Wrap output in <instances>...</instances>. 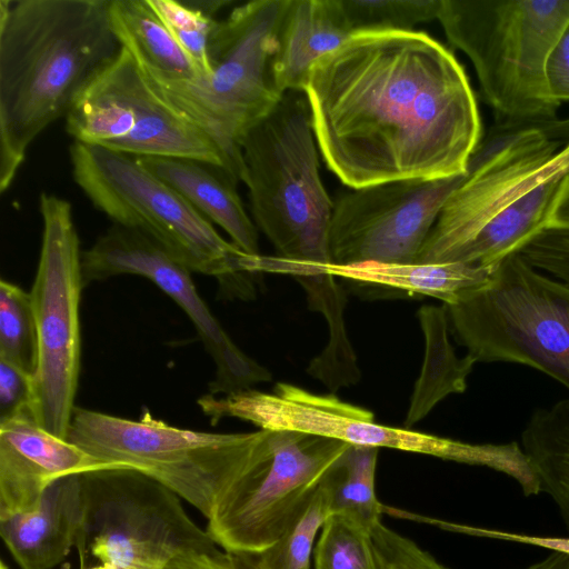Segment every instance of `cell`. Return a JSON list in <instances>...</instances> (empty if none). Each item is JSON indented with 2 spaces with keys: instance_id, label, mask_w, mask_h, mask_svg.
Masks as SVG:
<instances>
[{
  "instance_id": "8",
  "label": "cell",
  "mask_w": 569,
  "mask_h": 569,
  "mask_svg": "<svg viewBox=\"0 0 569 569\" xmlns=\"http://www.w3.org/2000/svg\"><path fill=\"white\" fill-rule=\"evenodd\" d=\"M270 430L216 433L182 429L149 411L130 420L76 407L68 438L111 469H131L162 483L207 519Z\"/></svg>"
},
{
  "instance_id": "16",
  "label": "cell",
  "mask_w": 569,
  "mask_h": 569,
  "mask_svg": "<svg viewBox=\"0 0 569 569\" xmlns=\"http://www.w3.org/2000/svg\"><path fill=\"white\" fill-rule=\"evenodd\" d=\"M466 174L391 181L343 192L333 203L330 220L331 262L416 263L445 203Z\"/></svg>"
},
{
  "instance_id": "21",
  "label": "cell",
  "mask_w": 569,
  "mask_h": 569,
  "mask_svg": "<svg viewBox=\"0 0 569 569\" xmlns=\"http://www.w3.org/2000/svg\"><path fill=\"white\" fill-rule=\"evenodd\" d=\"M495 268V267H493ZM493 268L462 262L383 263L361 262L347 266L330 263L325 272L348 281L395 289L413 296H429L445 306L485 286Z\"/></svg>"
},
{
  "instance_id": "36",
  "label": "cell",
  "mask_w": 569,
  "mask_h": 569,
  "mask_svg": "<svg viewBox=\"0 0 569 569\" xmlns=\"http://www.w3.org/2000/svg\"><path fill=\"white\" fill-rule=\"evenodd\" d=\"M163 569H230L226 552L190 551L173 558Z\"/></svg>"
},
{
  "instance_id": "37",
  "label": "cell",
  "mask_w": 569,
  "mask_h": 569,
  "mask_svg": "<svg viewBox=\"0 0 569 569\" xmlns=\"http://www.w3.org/2000/svg\"><path fill=\"white\" fill-rule=\"evenodd\" d=\"M547 228L569 230V174L556 197Z\"/></svg>"
},
{
  "instance_id": "17",
  "label": "cell",
  "mask_w": 569,
  "mask_h": 569,
  "mask_svg": "<svg viewBox=\"0 0 569 569\" xmlns=\"http://www.w3.org/2000/svg\"><path fill=\"white\" fill-rule=\"evenodd\" d=\"M111 469L27 411L0 422V518L34 510L57 480Z\"/></svg>"
},
{
  "instance_id": "9",
  "label": "cell",
  "mask_w": 569,
  "mask_h": 569,
  "mask_svg": "<svg viewBox=\"0 0 569 569\" xmlns=\"http://www.w3.org/2000/svg\"><path fill=\"white\" fill-rule=\"evenodd\" d=\"M445 308L455 338L475 362L525 365L569 389V284L516 252L485 286Z\"/></svg>"
},
{
  "instance_id": "40",
  "label": "cell",
  "mask_w": 569,
  "mask_h": 569,
  "mask_svg": "<svg viewBox=\"0 0 569 569\" xmlns=\"http://www.w3.org/2000/svg\"><path fill=\"white\" fill-rule=\"evenodd\" d=\"M184 2L212 18H214V14L223 7L232 3V1L228 0H192Z\"/></svg>"
},
{
  "instance_id": "27",
  "label": "cell",
  "mask_w": 569,
  "mask_h": 569,
  "mask_svg": "<svg viewBox=\"0 0 569 569\" xmlns=\"http://www.w3.org/2000/svg\"><path fill=\"white\" fill-rule=\"evenodd\" d=\"M316 569H381L371 530L330 513L315 550Z\"/></svg>"
},
{
  "instance_id": "2",
  "label": "cell",
  "mask_w": 569,
  "mask_h": 569,
  "mask_svg": "<svg viewBox=\"0 0 569 569\" xmlns=\"http://www.w3.org/2000/svg\"><path fill=\"white\" fill-rule=\"evenodd\" d=\"M110 0L0 1V192L33 140L118 57Z\"/></svg>"
},
{
  "instance_id": "42",
  "label": "cell",
  "mask_w": 569,
  "mask_h": 569,
  "mask_svg": "<svg viewBox=\"0 0 569 569\" xmlns=\"http://www.w3.org/2000/svg\"><path fill=\"white\" fill-rule=\"evenodd\" d=\"M0 569H8V567L6 566V563L3 561L1 562Z\"/></svg>"
},
{
  "instance_id": "4",
  "label": "cell",
  "mask_w": 569,
  "mask_h": 569,
  "mask_svg": "<svg viewBox=\"0 0 569 569\" xmlns=\"http://www.w3.org/2000/svg\"><path fill=\"white\" fill-rule=\"evenodd\" d=\"M318 144L302 91L286 92L244 136L241 151L254 224L278 252L256 256L251 271L292 276L301 287L332 279L329 227L333 209L319 173Z\"/></svg>"
},
{
  "instance_id": "35",
  "label": "cell",
  "mask_w": 569,
  "mask_h": 569,
  "mask_svg": "<svg viewBox=\"0 0 569 569\" xmlns=\"http://www.w3.org/2000/svg\"><path fill=\"white\" fill-rule=\"evenodd\" d=\"M437 523L439 527L445 528L447 530L466 533L475 537L481 538H490L498 540L512 541L518 543L538 546L542 548H547L551 551H559L569 555V537H539V536H529L523 533H515L509 531H502L497 529H488V528H479L467 525H458L452 522L431 520Z\"/></svg>"
},
{
  "instance_id": "34",
  "label": "cell",
  "mask_w": 569,
  "mask_h": 569,
  "mask_svg": "<svg viewBox=\"0 0 569 569\" xmlns=\"http://www.w3.org/2000/svg\"><path fill=\"white\" fill-rule=\"evenodd\" d=\"M546 79L553 100L559 103L569 101V22L548 56Z\"/></svg>"
},
{
  "instance_id": "22",
  "label": "cell",
  "mask_w": 569,
  "mask_h": 569,
  "mask_svg": "<svg viewBox=\"0 0 569 569\" xmlns=\"http://www.w3.org/2000/svg\"><path fill=\"white\" fill-rule=\"evenodd\" d=\"M417 316L425 336L426 352L405 419L406 428L423 419L449 395L465 392L468 376L476 363L469 355H456L449 340L450 327L445 306H423Z\"/></svg>"
},
{
  "instance_id": "19",
  "label": "cell",
  "mask_w": 569,
  "mask_h": 569,
  "mask_svg": "<svg viewBox=\"0 0 569 569\" xmlns=\"http://www.w3.org/2000/svg\"><path fill=\"white\" fill-rule=\"evenodd\" d=\"M151 173L187 199L231 242L250 256L259 252L258 230L237 191L238 180L224 168L176 157H136Z\"/></svg>"
},
{
  "instance_id": "23",
  "label": "cell",
  "mask_w": 569,
  "mask_h": 569,
  "mask_svg": "<svg viewBox=\"0 0 569 569\" xmlns=\"http://www.w3.org/2000/svg\"><path fill=\"white\" fill-rule=\"evenodd\" d=\"M521 449L569 531V398L536 410L521 433Z\"/></svg>"
},
{
  "instance_id": "25",
  "label": "cell",
  "mask_w": 569,
  "mask_h": 569,
  "mask_svg": "<svg viewBox=\"0 0 569 569\" xmlns=\"http://www.w3.org/2000/svg\"><path fill=\"white\" fill-rule=\"evenodd\" d=\"M379 448L350 445L325 479L330 513L347 517L371 530L381 522L383 506L375 492Z\"/></svg>"
},
{
  "instance_id": "7",
  "label": "cell",
  "mask_w": 569,
  "mask_h": 569,
  "mask_svg": "<svg viewBox=\"0 0 569 569\" xmlns=\"http://www.w3.org/2000/svg\"><path fill=\"white\" fill-rule=\"evenodd\" d=\"M69 153L74 182L112 223L143 231L192 272L214 277L220 298H256L257 276L244 269L249 254L134 156L77 141Z\"/></svg>"
},
{
  "instance_id": "29",
  "label": "cell",
  "mask_w": 569,
  "mask_h": 569,
  "mask_svg": "<svg viewBox=\"0 0 569 569\" xmlns=\"http://www.w3.org/2000/svg\"><path fill=\"white\" fill-rule=\"evenodd\" d=\"M351 31H415L438 19L441 0H340Z\"/></svg>"
},
{
  "instance_id": "20",
  "label": "cell",
  "mask_w": 569,
  "mask_h": 569,
  "mask_svg": "<svg viewBox=\"0 0 569 569\" xmlns=\"http://www.w3.org/2000/svg\"><path fill=\"white\" fill-rule=\"evenodd\" d=\"M352 36L340 0H289L271 62L277 90L302 91L312 66Z\"/></svg>"
},
{
  "instance_id": "18",
  "label": "cell",
  "mask_w": 569,
  "mask_h": 569,
  "mask_svg": "<svg viewBox=\"0 0 569 569\" xmlns=\"http://www.w3.org/2000/svg\"><path fill=\"white\" fill-rule=\"evenodd\" d=\"M86 498L80 475L54 481L38 508L0 518V535L21 569H51L77 548Z\"/></svg>"
},
{
  "instance_id": "30",
  "label": "cell",
  "mask_w": 569,
  "mask_h": 569,
  "mask_svg": "<svg viewBox=\"0 0 569 569\" xmlns=\"http://www.w3.org/2000/svg\"><path fill=\"white\" fill-rule=\"evenodd\" d=\"M147 1L194 63L200 77L209 74V43L218 20L184 1Z\"/></svg>"
},
{
  "instance_id": "12",
  "label": "cell",
  "mask_w": 569,
  "mask_h": 569,
  "mask_svg": "<svg viewBox=\"0 0 569 569\" xmlns=\"http://www.w3.org/2000/svg\"><path fill=\"white\" fill-rule=\"evenodd\" d=\"M39 209L43 231L30 291L39 342L32 413L39 426L67 440L80 373L82 251L68 200L41 192Z\"/></svg>"
},
{
  "instance_id": "1",
  "label": "cell",
  "mask_w": 569,
  "mask_h": 569,
  "mask_svg": "<svg viewBox=\"0 0 569 569\" xmlns=\"http://www.w3.org/2000/svg\"><path fill=\"white\" fill-rule=\"evenodd\" d=\"M302 92L322 158L351 189L462 176L482 141L463 67L423 31L355 33Z\"/></svg>"
},
{
  "instance_id": "31",
  "label": "cell",
  "mask_w": 569,
  "mask_h": 569,
  "mask_svg": "<svg viewBox=\"0 0 569 569\" xmlns=\"http://www.w3.org/2000/svg\"><path fill=\"white\" fill-rule=\"evenodd\" d=\"M381 569H449L410 539L385 527L372 533Z\"/></svg>"
},
{
  "instance_id": "38",
  "label": "cell",
  "mask_w": 569,
  "mask_h": 569,
  "mask_svg": "<svg viewBox=\"0 0 569 569\" xmlns=\"http://www.w3.org/2000/svg\"><path fill=\"white\" fill-rule=\"evenodd\" d=\"M526 569H569V555L551 551L545 559Z\"/></svg>"
},
{
  "instance_id": "6",
  "label": "cell",
  "mask_w": 569,
  "mask_h": 569,
  "mask_svg": "<svg viewBox=\"0 0 569 569\" xmlns=\"http://www.w3.org/2000/svg\"><path fill=\"white\" fill-rule=\"evenodd\" d=\"M438 20L471 61L499 123L559 120L561 103L550 96L546 63L569 22V0H441Z\"/></svg>"
},
{
  "instance_id": "3",
  "label": "cell",
  "mask_w": 569,
  "mask_h": 569,
  "mask_svg": "<svg viewBox=\"0 0 569 569\" xmlns=\"http://www.w3.org/2000/svg\"><path fill=\"white\" fill-rule=\"evenodd\" d=\"M569 174V120L496 124L471 157L416 263L496 267L548 227Z\"/></svg>"
},
{
  "instance_id": "11",
  "label": "cell",
  "mask_w": 569,
  "mask_h": 569,
  "mask_svg": "<svg viewBox=\"0 0 569 569\" xmlns=\"http://www.w3.org/2000/svg\"><path fill=\"white\" fill-rule=\"evenodd\" d=\"M349 446L306 432L270 431L219 498L206 531L223 551L264 552L303 512Z\"/></svg>"
},
{
  "instance_id": "15",
  "label": "cell",
  "mask_w": 569,
  "mask_h": 569,
  "mask_svg": "<svg viewBox=\"0 0 569 569\" xmlns=\"http://www.w3.org/2000/svg\"><path fill=\"white\" fill-rule=\"evenodd\" d=\"M84 287L120 274L140 276L162 290L186 313L214 363L209 393L227 396L272 380L271 372L230 338L199 295L191 270L143 231L112 223L82 251Z\"/></svg>"
},
{
  "instance_id": "41",
  "label": "cell",
  "mask_w": 569,
  "mask_h": 569,
  "mask_svg": "<svg viewBox=\"0 0 569 569\" xmlns=\"http://www.w3.org/2000/svg\"><path fill=\"white\" fill-rule=\"evenodd\" d=\"M89 569H114V568L112 566H110V565L101 563V566L92 567V568H89Z\"/></svg>"
},
{
  "instance_id": "39",
  "label": "cell",
  "mask_w": 569,
  "mask_h": 569,
  "mask_svg": "<svg viewBox=\"0 0 569 569\" xmlns=\"http://www.w3.org/2000/svg\"><path fill=\"white\" fill-rule=\"evenodd\" d=\"M224 552L230 569H260L253 555L227 551Z\"/></svg>"
},
{
  "instance_id": "5",
  "label": "cell",
  "mask_w": 569,
  "mask_h": 569,
  "mask_svg": "<svg viewBox=\"0 0 569 569\" xmlns=\"http://www.w3.org/2000/svg\"><path fill=\"white\" fill-rule=\"evenodd\" d=\"M288 1H249L218 21L209 43L210 72L203 77H168L128 48L153 87L216 143L226 169L241 182V142L283 96L274 86L271 62Z\"/></svg>"
},
{
  "instance_id": "13",
  "label": "cell",
  "mask_w": 569,
  "mask_h": 569,
  "mask_svg": "<svg viewBox=\"0 0 569 569\" xmlns=\"http://www.w3.org/2000/svg\"><path fill=\"white\" fill-rule=\"evenodd\" d=\"M86 515L77 546L114 569H163L177 556L217 550L183 509L180 497L131 469L81 473Z\"/></svg>"
},
{
  "instance_id": "24",
  "label": "cell",
  "mask_w": 569,
  "mask_h": 569,
  "mask_svg": "<svg viewBox=\"0 0 569 569\" xmlns=\"http://www.w3.org/2000/svg\"><path fill=\"white\" fill-rule=\"evenodd\" d=\"M110 16L121 43L147 64L171 78L200 77L147 0H110Z\"/></svg>"
},
{
  "instance_id": "32",
  "label": "cell",
  "mask_w": 569,
  "mask_h": 569,
  "mask_svg": "<svg viewBox=\"0 0 569 569\" xmlns=\"http://www.w3.org/2000/svg\"><path fill=\"white\" fill-rule=\"evenodd\" d=\"M519 253L538 270L569 284V230L547 228Z\"/></svg>"
},
{
  "instance_id": "28",
  "label": "cell",
  "mask_w": 569,
  "mask_h": 569,
  "mask_svg": "<svg viewBox=\"0 0 569 569\" xmlns=\"http://www.w3.org/2000/svg\"><path fill=\"white\" fill-rule=\"evenodd\" d=\"M329 491L323 482L280 539L254 556L260 569H310V556L319 529L330 515Z\"/></svg>"
},
{
  "instance_id": "14",
  "label": "cell",
  "mask_w": 569,
  "mask_h": 569,
  "mask_svg": "<svg viewBox=\"0 0 569 569\" xmlns=\"http://www.w3.org/2000/svg\"><path fill=\"white\" fill-rule=\"evenodd\" d=\"M66 131L73 141L134 157L188 158L226 169L216 143L160 94L123 44L78 97Z\"/></svg>"
},
{
  "instance_id": "33",
  "label": "cell",
  "mask_w": 569,
  "mask_h": 569,
  "mask_svg": "<svg viewBox=\"0 0 569 569\" xmlns=\"http://www.w3.org/2000/svg\"><path fill=\"white\" fill-rule=\"evenodd\" d=\"M33 377L0 360V422L31 411Z\"/></svg>"
},
{
  "instance_id": "10",
  "label": "cell",
  "mask_w": 569,
  "mask_h": 569,
  "mask_svg": "<svg viewBox=\"0 0 569 569\" xmlns=\"http://www.w3.org/2000/svg\"><path fill=\"white\" fill-rule=\"evenodd\" d=\"M198 406L212 425L222 418L234 417L270 431H299L356 446L429 455L502 472L516 480L527 497L539 491L537 477L521 446L515 441L468 443L408 428L382 426L367 409L335 395L313 393L291 383L279 382L271 393L253 389L227 396L207 393L198 399Z\"/></svg>"
},
{
  "instance_id": "26",
  "label": "cell",
  "mask_w": 569,
  "mask_h": 569,
  "mask_svg": "<svg viewBox=\"0 0 569 569\" xmlns=\"http://www.w3.org/2000/svg\"><path fill=\"white\" fill-rule=\"evenodd\" d=\"M0 360L34 377L39 360L36 317L30 292L0 281Z\"/></svg>"
}]
</instances>
